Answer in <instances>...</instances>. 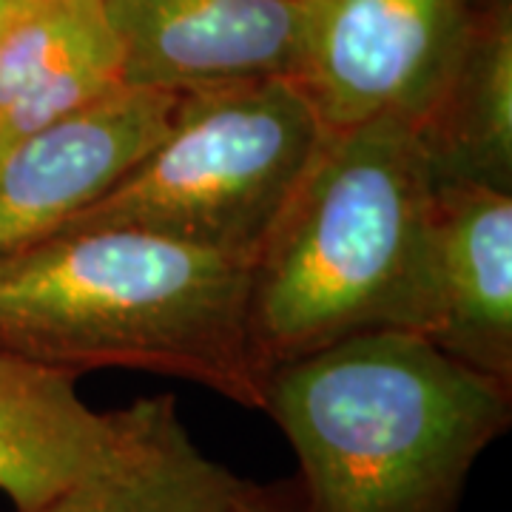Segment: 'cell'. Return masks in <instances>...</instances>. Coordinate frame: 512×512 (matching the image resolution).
<instances>
[{"label": "cell", "instance_id": "obj_1", "mask_svg": "<svg viewBox=\"0 0 512 512\" xmlns=\"http://www.w3.org/2000/svg\"><path fill=\"white\" fill-rule=\"evenodd\" d=\"M259 413L291 444L305 512H458L510 430L512 382L413 330H362L271 367Z\"/></svg>", "mask_w": 512, "mask_h": 512}, {"label": "cell", "instance_id": "obj_2", "mask_svg": "<svg viewBox=\"0 0 512 512\" xmlns=\"http://www.w3.org/2000/svg\"><path fill=\"white\" fill-rule=\"evenodd\" d=\"M248 262L137 228H89L0 256V350L66 373L128 367L262 410Z\"/></svg>", "mask_w": 512, "mask_h": 512}, {"label": "cell", "instance_id": "obj_3", "mask_svg": "<svg viewBox=\"0 0 512 512\" xmlns=\"http://www.w3.org/2000/svg\"><path fill=\"white\" fill-rule=\"evenodd\" d=\"M433 188L410 123L325 134L248 262V345L262 373L362 330L419 333Z\"/></svg>", "mask_w": 512, "mask_h": 512}, {"label": "cell", "instance_id": "obj_4", "mask_svg": "<svg viewBox=\"0 0 512 512\" xmlns=\"http://www.w3.org/2000/svg\"><path fill=\"white\" fill-rule=\"evenodd\" d=\"M325 134L293 77L183 94L146 160L57 234L137 228L251 262Z\"/></svg>", "mask_w": 512, "mask_h": 512}, {"label": "cell", "instance_id": "obj_5", "mask_svg": "<svg viewBox=\"0 0 512 512\" xmlns=\"http://www.w3.org/2000/svg\"><path fill=\"white\" fill-rule=\"evenodd\" d=\"M478 0H311L296 83L328 131L416 126L441 92Z\"/></svg>", "mask_w": 512, "mask_h": 512}, {"label": "cell", "instance_id": "obj_6", "mask_svg": "<svg viewBox=\"0 0 512 512\" xmlns=\"http://www.w3.org/2000/svg\"><path fill=\"white\" fill-rule=\"evenodd\" d=\"M177 100L123 86L0 151V256L52 237L123 183L165 137Z\"/></svg>", "mask_w": 512, "mask_h": 512}, {"label": "cell", "instance_id": "obj_7", "mask_svg": "<svg viewBox=\"0 0 512 512\" xmlns=\"http://www.w3.org/2000/svg\"><path fill=\"white\" fill-rule=\"evenodd\" d=\"M311 0H106L123 86L194 94L299 77Z\"/></svg>", "mask_w": 512, "mask_h": 512}, {"label": "cell", "instance_id": "obj_8", "mask_svg": "<svg viewBox=\"0 0 512 512\" xmlns=\"http://www.w3.org/2000/svg\"><path fill=\"white\" fill-rule=\"evenodd\" d=\"M419 333L458 362L512 382V191L436 183Z\"/></svg>", "mask_w": 512, "mask_h": 512}, {"label": "cell", "instance_id": "obj_9", "mask_svg": "<svg viewBox=\"0 0 512 512\" xmlns=\"http://www.w3.org/2000/svg\"><path fill=\"white\" fill-rule=\"evenodd\" d=\"M123 89L106 0H32L0 37V151Z\"/></svg>", "mask_w": 512, "mask_h": 512}, {"label": "cell", "instance_id": "obj_10", "mask_svg": "<svg viewBox=\"0 0 512 512\" xmlns=\"http://www.w3.org/2000/svg\"><path fill=\"white\" fill-rule=\"evenodd\" d=\"M123 410L109 456L26 512H237L239 476L197 447L171 393Z\"/></svg>", "mask_w": 512, "mask_h": 512}, {"label": "cell", "instance_id": "obj_11", "mask_svg": "<svg viewBox=\"0 0 512 512\" xmlns=\"http://www.w3.org/2000/svg\"><path fill=\"white\" fill-rule=\"evenodd\" d=\"M126 410L97 413L77 376L0 350V495L35 510L117 447Z\"/></svg>", "mask_w": 512, "mask_h": 512}, {"label": "cell", "instance_id": "obj_12", "mask_svg": "<svg viewBox=\"0 0 512 512\" xmlns=\"http://www.w3.org/2000/svg\"><path fill=\"white\" fill-rule=\"evenodd\" d=\"M413 128L436 183L512 191L510 0H478L453 69Z\"/></svg>", "mask_w": 512, "mask_h": 512}, {"label": "cell", "instance_id": "obj_13", "mask_svg": "<svg viewBox=\"0 0 512 512\" xmlns=\"http://www.w3.org/2000/svg\"><path fill=\"white\" fill-rule=\"evenodd\" d=\"M237 512H305V504L296 478H279L268 484L239 478Z\"/></svg>", "mask_w": 512, "mask_h": 512}, {"label": "cell", "instance_id": "obj_14", "mask_svg": "<svg viewBox=\"0 0 512 512\" xmlns=\"http://www.w3.org/2000/svg\"><path fill=\"white\" fill-rule=\"evenodd\" d=\"M32 0H0V37H3V32L18 20V15L29 6Z\"/></svg>", "mask_w": 512, "mask_h": 512}]
</instances>
